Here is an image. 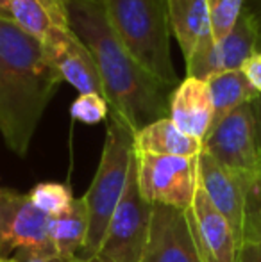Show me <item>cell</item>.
Wrapping results in <instances>:
<instances>
[{
	"label": "cell",
	"mask_w": 261,
	"mask_h": 262,
	"mask_svg": "<svg viewBox=\"0 0 261 262\" xmlns=\"http://www.w3.org/2000/svg\"><path fill=\"white\" fill-rule=\"evenodd\" d=\"M20 262H84L81 257H61L57 253H42V255H18Z\"/></svg>",
	"instance_id": "obj_26"
},
{
	"label": "cell",
	"mask_w": 261,
	"mask_h": 262,
	"mask_svg": "<svg viewBox=\"0 0 261 262\" xmlns=\"http://www.w3.org/2000/svg\"><path fill=\"white\" fill-rule=\"evenodd\" d=\"M236 262H261V234L249 235L242 241Z\"/></svg>",
	"instance_id": "obj_23"
},
{
	"label": "cell",
	"mask_w": 261,
	"mask_h": 262,
	"mask_svg": "<svg viewBox=\"0 0 261 262\" xmlns=\"http://www.w3.org/2000/svg\"><path fill=\"white\" fill-rule=\"evenodd\" d=\"M259 100L234 109L202 141V152L244 182L261 177V128L256 109Z\"/></svg>",
	"instance_id": "obj_5"
},
{
	"label": "cell",
	"mask_w": 261,
	"mask_h": 262,
	"mask_svg": "<svg viewBox=\"0 0 261 262\" xmlns=\"http://www.w3.org/2000/svg\"><path fill=\"white\" fill-rule=\"evenodd\" d=\"M142 262H202L190 232L186 210L154 205L150 237Z\"/></svg>",
	"instance_id": "obj_12"
},
{
	"label": "cell",
	"mask_w": 261,
	"mask_h": 262,
	"mask_svg": "<svg viewBox=\"0 0 261 262\" xmlns=\"http://www.w3.org/2000/svg\"><path fill=\"white\" fill-rule=\"evenodd\" d=\"M0 193H2V187H0Z\"/></svg>",
	"instance_id": "obj_30"
},
{
	"label": "cell",
	"mask_w": 261,
	"mask_h": 262,
	"mask_svg": "<svg viewBox=\"0 0 261 262\" xmlns=\"http://www.w3.org/2000/svg\"><path fill=\"white\" fill-rule=\"evenodd\" d=\"M261 43V29L245 11H242L231 32L220 41L213 36L204 38L186 59V77L208 80L222 72L242 70L244 62L258 54Z\"/></svg>",
	"instance_id": "obj_9"
},
{
	"label": "cell",
	"mask_w": 261,
	"mask_h": 262,
	"mask_svg": "<svg viewBox=\"0 0 261 262\" xmlns=\"http://www.w3.org/2000/svg\"><path fill=\"white\" fill-rule=\"evenodd\" d=\"M102 6L132 57L165 84L177 88L170 52L168 0H102Z\"/></svg>",
	"instance_id": "obj_3"
},
{
	"label": "cell",
	"mask_w": 261,
	"mask_h": 262,
	"mask_svg": "<svg viewBox=\"0 0 261 262\" xmlns=\"http://www.w3.org/2000/svg\"><path fill=\"white\" fill-rule=\"evenodd\" d=\"M206 82L209 86L213 100V121L209 130H213L227 114H231L240 105L261 98V95L251 86L242 70L216 73V75L209 77Z\"/></svg>",
	"instance_id": "obj_18"
},
{
	"label": "cell",
	"mask_w": 261,
	"mask_h": 262,
	"mask_svg": "<svg viewBox=\"0 0 261 262\" xmlns=\"http://www.w3.org/2000/svg\"><path fill=\"white\" fill-rule=\"evenodd\" d=\"M42 45L61 79L72 84L79 95H98L106 98L104 84L93 55L70 29L54 27Z\"/></svg>",
	"instance_id": "obj_10"
},
{
	"label": "cell",
	"mask_w": 261,
	"mask_h": 262,
	"mask_svg": "<svg viewBox=\"0 0 261 262\" xmlns=\"http://www.w3.org/2000/svg\"><path fill=\"white\" fill-rule=\"evenodd\" d=\"M244 11L261 29V0H244Z\"/></svg>",
	"instance_id": "obj_27"
},
{
	"label": "cell",
	"mask_w": 261,
	"mask_h": 262,
	"mask_svg": "<svg viewBox=\"0 0 261 262\" xmlns=\"http://www.w3.org/2000/svg\"><path fill=\"white\" fill-rule=\"evenodd\" d=\"M39 2H42L43 6L47 7V11L52 14L56 25H59V27H63V29H70L68 20H66V11H65L63 0H39Z\"/></svg>",
	"instance_id": "obj_25"
},
{
	"label": "cell",
	"mask_w": 261,
	"mask_h": 262,
	"mask_svg": "<svg viewBox=\"0 0 261 262\" xmlns=\"http://www.w3.org/2000/svg\"><path fill=\"white\" fill-rule=\"evenodd\" d=\"M0 262H20L16 257H0Z\"/></svg>",
	"instance_id": "obj_29"
},
{
	"label": "cell",
	"mask_w": 261,
	"mask_h": 262,
	"mask_svg": "<svg viewBox=\"0 0 261 262\" xmlns=\"http://www.w3.org/2000/svg\"><path fill=\"white\" fill-rule=\"evenodd\" d=\"M134 157V132L127 127L122 118L109 113L101 162L90 189L83 196L86 202L88 220H90L86 245L79 255L84 262L93 260L101 248L109 221L126 191Z\"/></svg>",
	"instance_id": "obj_4"
},
{
	"label": "cell",
	"mask_w": 261,
	"mask_h": 262,
	"mask_svg": "<svg viewBox=\"0 0 261 262\" xmlns=\"http://www.w3.org/2000/svg\"><path fill=\"white\" fill-rule=\"evenodd\" d=\"M170 118L185 134L204 141L213 121V100L206 80L186 77L170 97Z\"/></svg>",
	"instance_id": "obj_14"
},
{
	"label": "cell",
	"mask_w": 261,
	"mask_h": 262,
	"mask_svg": "<svg viewBox=\"0 0 261 262\" xmlns=\"http://www.w3.org/2000/svg\"><path fill=\"white\" fill-rule=\"evenodd\" d=\"M9 7L14 24L39 43L45 41L54 27H59L39 0H9Z\"/></svg>",
	"instance_id": "obj_19"
},
{
	"label": "cell",
	"mask_w": 261,
	"mask_h": 262,
	"mask_svg": "<svg viewBox=\"0 0 261 262\" xmlns=\"http://www.w3.org/2000/svg\"><path fill=\"white\" fill-rule=\"evenodd\" d=\"M168 16L185 61L202 39L213 36L206 0H168Z\"/></svg>",
	"instance_id": "obj_16"
},
{
	"label": "cell",
	"mask_w": 261,
	"mask_h": 262,
	"mask_svg": "<svg viewBox=\"0 0 261 262\" xmlns=\"http://www.w3.org/2000/svg\"><path fill=\"white\" fill-rule=\"evenodd\" d=\"M211 20L213 39L220 41L231 32L244 11V0H206Z\"/></svg>",
	"instance_id": "obj_21"
},
{
	"label": "cell",
	"mask_w": 261,
	"mask_h": 262,
	"mask_svg": "<svg viewBox=\"0 0 261 262\" xmlns=\"http://www.w3.org/2000/svg\"><path fill=\"white\" fill-rule=\"evenodd\" d=\"M68 27L93 55L104 84L109 113L132 132L170 116L175 88L145 70L120 41L106 16L102 0H63Z\"/></svg>",
	"instance_id": "obj_1"
},
{
	"label": "cell",
	"mask_w": 261,
	"mask_h": 262,
	"mask_svg": "<svg viewBox=\"0 0 261 262\" xmlns=\"http://www.w3.org/2000/svg\"><path fill=\"white\" fill-rule=\"evenodd\" d=\"M0 20H11V7H9V0H0Z\"/></svg>",
	"instance_id": "obj_28"
},
{
	"label": "cell",
	"mask_w": 261,
	"mask_h": 262,
	"mask_svg": "<svg viewBox=\"0 0 261 262\" xmlns=\"http://www.w3.org/2000/svg\"><path fill=\"white\" fill-rule=\"evenodd\" d=\"M70 114L73 120L95 125L108 118L109 104L106 98L98 97V95H79L70 107Z\"/></svg>",
	"instance_id": "obj_22"
},
{
	"label": "cell",
	"mask_w": 261,
	"mask_h": 262,
	"mask_svg": "<svg viewBox=\"0 0 261 262\" xmlns=\"http://www.w3.org/2000/svg\"><path fill=\"white\" fill-rule=\"evenodd\" d=\"M154 205L139 191L136 157L126 191L108 225L97 255L91 262H142L150 237Z\"/></svg>",
	"instance_id": "obj_6"
},
{
	"label": "cell",
	"mask_w": 261,
	"mask_h": 262,
	"mask_svg": "<svg viewBox=\"0 0 261 262\" xmlns=\"http://www.w3.org/2000/svg\"><path fill=\"white\" fill-rule=\"evenodd\" d=\"M50 217L29 194L2 187L0 193V257L56 253L49 237Z\"/></svg>",
	"instance_id": "obj_8"
},
{
	"label": "cell",
	"mask_w": 261,
	"mask_h": 262,
	"mask_svg": "<svg viewBox=\"0 0 261 262\" xmlns=\"http://www.w3.org/2000/svg\"><path fill=\"white\" fill-rule=\"evenodd\" d=\"M136 154L174 157H198L202 152V141L181 132L170 118H163L134 134Z\"/></svg>",
	"instance_id": "obj_15"
},
{
	"label": "cell",
	"mask_w": 261,
	"mask_h": 262,
	"mask_svg": "<svg viewBox=\"0 0 261 262\" xmlns=\"http://www.w3.org/2000/svg\"><path fill=\"white\" fill-rule=\"evenodd\" d=\"M63 82L43 45L14 21L0 20V134L27 156L38 123Z\"/></svg>",
	"instance_id": "obj_2"
},
{
	"label": "cell",
	"mask_w": 261,
	"mask_h": 262,
	"mask_svg": "<svg viewBox=\"0 0 261 262\" xmlns=\"http://www.w3.org/2000/svg\"><path fill=\"white\" fill-rule=\"evenodd\" d=\"M88 209L84 198H75L65 212L52 216L49 221V237L52 250L61 257H79L86 245Z\"/></svg>",
	"instance_id": "obj_17"
},
{
	"label": "cell",
	"mask_w": 261,
	"mask_h": 262,
	"mask_svg": "<svg viewBox=\"0 0 261 262\" xmlns=\"http://www.w3.org/2000/svg\"><path fill=\"white\" fill-rule=\"evenodd\" d=\"M138 184L152 205L188 210L198 187V157L136 154Z\"/></svg>",
	"instance_id": "obj_7"
},
{
	"label": "cell",
	"mask_w": 261,
	"mask_h": 262,
	"mask_svg": "<svg viewBox=\"0 0 261 262\" xmlns=\"http://www.w3.org/2000/svg\"><path fill=\"white\" fill-rule=\"evenodd\" d=\"M190 232L202 262H236L238 239L229 221L211 204L200 186L186 210Z\"/></svg>",
	"instance_id": "obj_11"
},
{
	"label": "cell",
	"mask_w": 261,
	"mask_h": 262,
	"mask_svg": "<svg viewBox=\"0 0 261 262\" xmlns=\"http://www.w3.org/2000/svg\"><path fill=\"white\" fill-rule=\"evenodd\" d=\"M198 186L204 189L211 204L233 227L238 245H242L247 221V193L240 177L231 173L209 154L198 156Z\"/></svg>",
	"instance_id": "obj_13"
},
{
	"label": "cell",
	"mask_w": 261,
	"mask_h": 262,
	"mask_svg": "<svg viewBox=\"0 0 261 262\" xmlns=\"http://www.w3.org/2000/svg\"><path fill=\"white\" fill-rule=\"evenodd\" d=\"M31 202L49 217L65 212L73 204V194L63 182H39L29 193Z\"/></svg>",
	"instance_id": "obj_20"
},
{
	"label": "cell",
	"mask_w": 261,
	"mask_h": 262,
	"mask_svg": "<svg viewBox=\"0 0 261 262\" xmlns=\"http://www.w3.org/2000/svg\"><path fill=\"white\" fill-rule=\"evenodd\" d=\"M242 72L247 77L251 86L261 95V52L249 57L247 61L244 62V66H242Z\"/></svg>",
	"instance_id": "obj_24"
}]
</instances>
